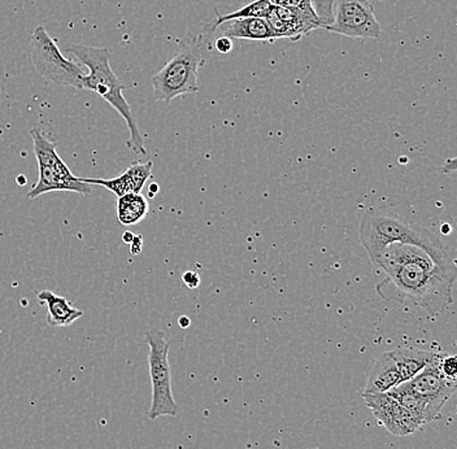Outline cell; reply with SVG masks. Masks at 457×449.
<instances>
[{
  "label": "cell",
  "mask_w": 457,
  "mask_h": 449,
  "mask_svg": "<svg viewBox=\"0 0 457 449\" xmlns=\"http://www.w3.org/2000/svg\"><path fill=\"white\" fill-rule=\"evenodd\" d=\"M222 37L230 39H245V41L274 42L277 39L267 20L253 19L231 20L221 25ZM220 27V28H221Z\"/></svg>",
  "instance_id": "4fadbf2b"
},
{
  "label": "cell",
  "mask_w": 457,
  "mask_h": 449,
  "mask_svg": "<svg viewBox=\"0 0 457 449\" xmlns=\"http://www.w3.org/2000/svg\"><path fill=\"white\" fill-rule=\"evenodd\" d=\"M314 12L321 21L322 29L333 22L336 0H312Z\"/></svg>",
  "instance_id": "ffe728a7"
},
{
  "label": "cell",
  "mask_w": 457,
  "mask_h": 449,
  "mask_svg": "<svg viewBox=\"0 0 457 449\" xmlns=\"http://www.w3.org/2000/svg\"><path fill=\"white\" fill-rule=\"evenodd\" d=\"M37 299L47 309V323L51 328H68L84 316V312L74 308L70 300L56 295L53 291L43 290Z\"/></svg>",
  "instance_id": "9a60e30c"
},
{
  "label": "cell",
  "mask_w": 457,
  "mask_h": 449,
  "mask_svg": "<svg viewBox=\"0 0 457 449\" xmlns=\"http://www.w3.org/2000/svg\"><path fill=\"white\" fill-rule=\"evenodd\" d=\"M179 323L182 328H187L188 326H190V319H188V317L182 316L181 319L179 320Z\"/></svg>",
  "instance_id": "484cf974"
},
{
  "label": "cell",
  "mask_w": 457,
  "mask_h": 449,
  "mask_svg": "<svg viewBox=\"0 0 457 449\" xmlns=\"http://www.w3.org/2000/svg\"><path fill=\"white\" fill-rule=\"evenodd\" d=\"M273 5L268 0H253L250 4L234 11V12L228 14L217 13L216 20L211 25L210 33H213L225 22L231 21V20L241 19H253V17H259V19H265L270 14Z\"/></svg>",
  "instance_id": "d6986e66"
},
{
  "label": "cell",
  "mask_w": 457,
  "mask_h": 449,
  "mask_svg": "<svg viewBox=\"0 0 457 449\" xmlns=\"http://www.w3.org/2000/svg\"><path fill=\"white\" fill-rule=\"evenodd\" d=\"M134 236L136 234L129 233V231H125L124 236H122V240H124L125 243H128V245H130L131 240H133Z\"/></svg>",
  "instance_id": "4316f807"
},
{
  "label": "cell",
  "mask_w": 457,
  "mask_h": 449,
  "mask_svg": "<svg viewBox=\"0 0 457 449\" xmlns=\"http://www.w3.org/2000/svg\"><path fill=\"white\" fill-rule=\"evenodd\" d=\"M117 220L124 226L138 225L150 212L147 197L142 194H127L119 197L116 204Z\"/></svg>",
  "instance_id": "ac0fdd59"
},
{
  "label": "cell",
  "mask_w": 457,
  "mask_h": 449,
  "mask_svg": "<svg viewBox=\"0 0 457 449\" xmlns=\"http://www.w3.org/2000/svg\"><path fill=\"white\" fill-rule=\"evenodd\" d=\"M400 383H403V380L395 359H394L391 351L385 352L374 362L364 393H388V391L399 386Z\"/></svg>",
  "instance_id": "5bb4252c"
},
{
  "label": "cell",
  "mask_w": 457,
  "mask_h": 449,
  "mask_svg": "<svg viewBox=\"0 0 457 449\" xmlns=\"http://www.w3.org/2000/svg\"><path fill=\"white\" fill-rule=\"evenodd\" d=\"M145 343L148 345V370L153 387L148 419L155 421L160 417H176L179 409L171 393V373L168 359L170 342L164 331L151 328L145 333Z\"/></svg>",
  "instance_id": "8992f818"
},
{
  "label": "cell",
  "mask_w": 457,
  "mask_h": 449,
  "mask_svg": "<svg viewBox=\"0 0 457 449\" xmlns=\"http://www.w3.org/2000/svg\"><path fill=\"white\" fill-rule=\"evenodd\" d=\"M265 20L276 34L277 39L287 38L291 42L299 41L316 29H322L316 13L303 12L285 5L271 8Z\"/></svg>",
  "instance_id": "8fae6325"
},
{
  "label": "cell",
  "mask_w": 457,
  "mask_h": 449,
  "mask_svg": "<svg viewBox=\"0 0 457 449\" xmlns=\"http://www.w3.org/2000/svg\"><path fill=\"white\" fill-rule=\"evenodd\" d=\"M30 56L37 71L48 81L85 90V71L77 62L62 55L53 37L43 27H37L31 33Z\"/></svg>",
  "instance_id": "52a82bcc"
},
{
  "label": "cell",
  "mask_w": 457,
  "mask_h": 449,
  "mask_svg": "<svg viewBox=\"0 0 457 449\" xmlns=\"http://www.w3.org/2000/svg\"><path fill=\"white\" fill-rule=\"evenodd\" d=\"M210 50L207 36L188 34L179 43L176 55L151 79L156 100L170 103L179 96L198 93L199 70L204 65Z\"/></svg>",
  "instance_id": "277c9868"
},
{
  "label": "cell",
  "mask_w": 457,
  "mask_h": 449,
  "mask_svg": "<svg viewBox=\"0 0 457 449\" xmlns=\"http://www.w3.org/2000/svg\"><path fill=\"white\" fill-rule=\"evenodd\" d=\"M153 162H136L114 179H81L87 185H98L119 197L127 194H141L145 183L153 176Z\"/></svg>",
  "instance_id": "7c38bea8"
},
{
  "label": "cell",
  "mask_w": 457,
  "mask_h": 449,
  "mask_svg": "<svg viewBox=\"0 0 457 449\" xmlns=\"http://www.w3.org/2000/svg\"><path fill=\"white\" fill-rule=\"evenodd\" d=\"M438 359L425 366L413 378L407 380V385L414 394L428 403L436 416L441 417L442 408L455 393L457 382L443 376L439 370Z\"/></svg>",
  "instance_id": "30bf717a"
},
{
  "label": "cell",
  "mask_w": 457,
  "mask_h": 449,
  "mask_svg": "<svg viewBox=\"0 0 457 449\" xmlns=\"http://www.w3.org/2000/svg\"><path fill=\"white\" fill-rule=\"evenodd\" d=\"M388 394H390L400 405H403L407 411H410L422 425L441 419V417L436 416V414L431 411V408L428 407V403L425 402L424 399H421L419 395L414 394L413 391L411 390L407 382L400 383V385L394 387L393 390L388 391Z\"/></svg>",
  "instance_id": "e0dca14e"
},
{
  "label": "cell",
  "mask_w": 457,
  "mask_h": 449,
  "mask_svg": "<svg viewBox=\"0 0 457 449\" xmlns=\"http://www.w3.org/2000/svg\"><path fill=\"white\" fill-rule=\"evenodd\" d=\"M365 405L370 409L374 419L395 437H408L421 428L422 423L400 405L388 393L362 394Z\"/></svg>",
  "instance_id": "9c48e42d"
},
{
  "label": "cell",
  "mask_w": 457,
  "mask_h": 449,
  "mask_svg": "<svg viewBox=\"0 0 457 449\" xmlns=\"http://www.w3.org/2000/svg\"><path fill=\"white\" fill-rule=\"evenodd\" d=\"M33 151L38 168V181L29 191V199H37L53 191H68L88 196L91 186L71 173L64 160L57 154V143L50 141L38 129L30 131Z\"/></svg>",
  "instance_id": "5b68a950"
},
{
  "label": "cell",
  "mask_w": 457,
  "mask_h": 449,
  "mask_svg": "<svg viewBox=\"0 0 457 449\" xmlns=\"http://www.w3.org/2000/svg\"><path fill=\"white\" fill-rule=\"evenodd\" d=\"M273 7H281V5H285L287 3V0H268Z\"/></svg>",
  "instance_id": "83f0119b"
},
{
  "label": "cell",
  "mask_w": 457,
  "mask_h": 449,
  "mask_svg": "<svg viewBox=\"0 0 457 449\" xmlns=\"http://www.w3.org/2000/svg\"><path fill=\"white\" fill-rule=\"evenodd\" d=\"M456 159H450L447 160V162H445V165L442 167L443 173L450 174V173H455L456 171Z\"/></svg>",
  "instance_id": "d4e9b609"
},
{
  "label": "cell",
  "mask_w": 457,
  "mask_h": 449,
  "mask_svg": "<svg viewBox=\"0 0 457 449\" xmlns=\"http://www.w3.org/2000/svg\"><path fill=\"white\" fill-rule=\"evenodd\" d=\"M403 296L436 319L453 303L456 270L442 268L416 245L394 243L374 259Z\"/></svg>",
  "instance_id": "6da1fadb"
},
{
  "label": "cell",
  "mask_w": 457,
  "mask_h": 449,
  "mask_svg": "<svg viewBox=\"0 0 457 449\" xmlns=\"http://www.w3.org/2000/svg\"><path fill=\"white\" fill-rule=\"evenodd\" d=\"M442 233L448 234L451 233V226L448 224H443L442 226Z\"/></svg>",
  "instance_id": "f546056e"
},
{
  "label": "cell",
  "mask_w": 457,
  "mask_h": 449,
  "mask_svg": "<svg viewBox=\"0 0 457 449\" xmlns=\"http://www.w3.org/2000/svg\"><path fill=\"white\" fill-rule=\"evenodd\" d=\"M143 238L141 236H134L133 240L130 242V253L138 254L142 251Z\"/></svg>",
  "instance_id": "cb8c5ba5"
},
{
  "label": "cell",
  "mask_w": 457,
  "mask_h": 449,
  "mask_svg": "<svg viewBox=\"0 0 457 449\" xmlns=\"http://www.w3.org/2000/svg\"><path fill=\"white\" fill-rule=\"evenodd\" d=\"M182 281L188 288H196L200 285V277L195 271H186L182 276Z\"/></svg>",
  "instance_id": "603a6c76"
},
{
  "label": "cell",
  "mask_w": 457,
  "mask_h": 449,
  "mask_svg": "<svg viewBox=\"0 0 457 449\" xmlns=\"http://www.w3.org/2000/svg\"><path fill=\"white\" fill-rule=\"evenodd\" d=\"M324 29L348 38L381 37V25L374 16L370 0H336L333 22Z\"/></svg>",
  "instance_id": "ba28073f"
},
{
  "label": "cell",
  "mask_w": 457,
  "mask_h": 449,
  "mask_svg": "<svg viewBox=\"0 0 457 449\" xmlns=\"http://www.w3.org/2000/svg\"><path fill=\"white\" fill-rule=\"evenodd\" d=\"M439 370L447 379L457 380V359L453 354L447 356H439Z\"/></svg>",
  "instance_id": "44dd1931"
},
{
  "label": "cell",
  "mask_w": 457,
  "mask_h": 449,
  "mask_svg": "<svg viewBox=\"0 0 457 449\" xmlns=\"http://www.w3.org/2000/svg\"><path fill=\"white\" fill-rule=\"evenodd\" d=\"M359 234L371 262L387 245L402 243L421 248L442 268L456 270L455 257L438 237L421 226L403 221L394 214L386 212L365 214Z\"/></svg>",
  "instance_id": "7a4b0ae2"
},
{
  "label": "cell",
  "mask_w": 457,
  "mask_h": 449,
  "mask_svg": "<svg viewBox=\"0 0 457 449\" xmlns=\"http://www.w3.org/2000/svg\"><path fill=\"white\" fill-rule=\"evenodd\" d=\"M391 353H393L394 359H395L403 382H407V380L413 378L425 366L438 359L439 356V353H436V352L405 347L391 350Z\"/></svg>",
  "instance_id": "2e32d148"
},
{
  "label": "cell",
  "mask_w": 457,
  "mask_h": 449,
  "mask_svg": "<svg viewBox=\"0 0 457 449\" xmlns=\"http://www.w3.org/2000/svg\"><path fill=\"white\" fill-rule=\"evenodd\" d=\"M65 50L88 68V74H86L85 79V90L94 91L102 96L127 122L130 134L128 147L136 154H147L138 122L125 99L124 85L111 68V54L108 48L71 43L65 46Z\"/></svg>",
  "instance_id": "3957f363"
},
{
  "label": "cell",
  "mask_w": 457,
  "mask_h": 449,
  "mask_svg": "<svg viewBox=\"0 0 457 449\" xmlns=\"http://www.w3.org/2000/svg\"><path fill=\"white\" fill-rule=\"evenodd\" d=\"M157 191H159V186H157V183H151L150 196L151 197L155 196V194H157Z\"/></svg>",
  "instance_id": "f1b7e54d"
},
{
  "label": "cell",
  "mask_w": 457,
  "mask_h": 449,
  "mask_svg": "<svg viewBox=\"0 0 457 449\" xmlns=\"http://www.w3.org/2000/svg\"><path fill=\"white\" fill-rule=\"evenodd\" d=\"M233 39L228 38V37H220L214 41V48H216L217 53L221 54V55H228L233 51Z\"/></svg>",
  "instance_id": "7402d4cb"
}]
</instances>
